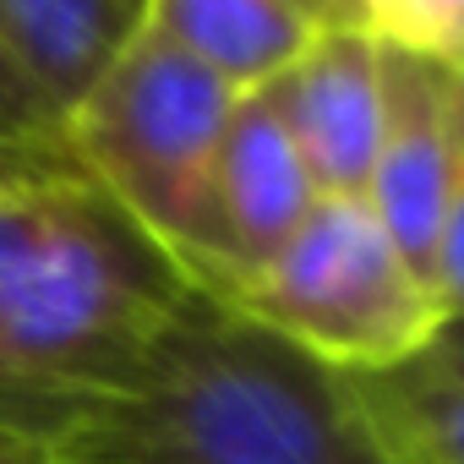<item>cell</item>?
I'll list each match as a JSON object with an SVG mask.
<instances>
[{
	"mask_svg": "<svg viewBox=\"0 0 464 464\" xmlns=\"http://www.w3.org/2000/svg\"><path fill=\"white\" fill-rule=\"evenodd\" d=\"M191 290L77 159L0 186V431L44 453L131 377Z\"/></svg>",
	"mask_w": 464,
	"mask_h": 464,
	"instance_id": "6da1fadb",
	"label": "cell"
},
{
	"mask_svg": "<svg viewBox=\"0 0 464 464\" xmlns=\"http://www.w3.org/2000/svg\"><path fill=\"white\" fill-rule=\"evenodd\" d=\"M44 464H388L350 377L236 301L191 290L131 377L82 404Z\"/></svg>",
	"mask_w": 464,
	"mask_h": 464,
	"instance_id": "7a4b0ae2",
	"label": "cell"
},
{
	"mask_svg": "<svg viewBox=\"0 0 464 464\" xmlns=\"http://www.w3.org/2000/svg\"><path fill=\"white\" fill-rule=\"evenodd\" d=\"M236 99L229 82L137 28L66 115V153L186 268L197 290L213 295H229L213 169Z\"/></svg>",
	"mask_w": 464,
	"mask_h": 464,
	"instance_id": "3957f363",
	"label": "cell"
},
{
	"mask_svg": "<svg viewBox=\"0 0 464 464\" xmlns=\"http://www.w3.org/2000/svg\"><path fill=\"white\" fill-rule=\"evenodd\" d=\"M229 301L339 377L399 372L442 334L431 285L388 241L366 197H317L301 229Z\"/></svg>",
	"mask_w": 464,
	"mask_h": 464,
	"instance_id": "277c9868",
	"label": "cell"
},
{
	"mask_svg": "<svg viewBox=\"0 0 464 464\" xmlns=\"http://www.w3.org/2000/svg\"><path fill=\"white\" fill-rule=\"evenodd\" d=\"M464 142V77L431 61L382 50V142L366 180V208L404 263L426 279L448 213Z\"/></svg>",
	"mask_w": 464,
	"mask_h": 464,
	"instance_id": "5b68a950",
	"label": "cell"
},
{
	"mask_svg": "<svg viewBox=\"0 0 464 464\" xmlns=\"http://www.w3.org/2000/svg\"><path fill=\"white\" fill-rule=\"evenodd\" d=\"M323 197H366L382 142V50L361 28H317L263 88Z\"/></svg>",
	"mask_w": 464,
	"mask_h": 464,
	"instance_id": "8992f818",
	"label": "cell"
},
{
	"mask_svg": "<svg viewBox=\"0 0 464 464\" xmlns=\"http://www.w3.org/2000/svg\"><path fill=\"white\" fill-rule=\"evenodd\" d=\"M213 191H218V229L229 252V295H236L295 236L301 218L323 197L263 88L236 99V115H229L218 142Z\"/></svg>",
	"mask_w": 464,
	"mask_h": 464,
	"instance_id": "52a82bcc",
	"label": "cell"
},
{
	"mask_svg": "<svg viewBox=\"0 0 464 464\" xmlns=\"http://www.w3.org/2000/svg\"><path fill=\"white\" fill-rule=\"evenodd\" d=\"M236 93L268 88L317 34L290 0H142V23Z\"/></svg>",
	"mask_w": 464,
	"mask_h": 464,
	"instance_id": "ba28073f",
	"label": "cell"
},
{
	"mask_svg": "<svg viewBox=\"0 0 464 464\" xmlns=\"http://www.w3.org/2000/svg\"><path fill=\"white\" fill-rule=\"evenodd\" d=\"M131 34L137 12L126 0H0V44L61 115L77 110Z\"/></svg>",
	"mask_w": 464,
	"mask_h": 464,
	"instance_id": "9c48e42d",
	"label": "cell"
},
{
	"mask_svg": "<svg viewBox=\"0 0 464 464\" xmlns=\"http://www.w3.org/2000/svg\"><path fill=\"white\" fill-rule=\"evenodd\" d=\"M388 464H464V377L431 350L382 377H350Z\"/></svg>",
	"mask_w": 464,
	"mask_h": 464,
	"instance_id": "30bf717a",
	"label": "cell"
},
{
	"mask_svg": "<svg viewBox=\"0 0 464 464\" xmlns=\"http://www.w3.org/2000/svg\"><path fill=\"white\" fill-rule=\"evenodd\" d=\"M355 28L377 50L464 77V0H355Z\"/></svg>",
	"mask_w": 464,
	"mask_h": 464,
	"instance_id": "8fae6325",
	"label": "cell"
},
{
	"mask_svg": "<svg viewBox=\"0 0 464 464\" xmlns=\"http://www.w3.org/2000/svg\"><path fill=\"white\" fill-rule=\"evenodd\" d=\"M0 148L6 153H44V159H72L66 153V115L44 99V88L6 55L0 44Z\"/></svg>",
	"mask_w": 464,
	"mask_h": 464,
	"instance_id": "7c38bea8",
	"label": "cell"
},
{
	"mask_svg": "<svg viewBox=\"0 0 464 464\" xmlns=\"http://www.w3.org/2000/svg\"><path fill=\"white\" fill-rule=\"evenodd\" d=\"M442 323H464V142H459V169H453V191H448V213L431 246V274H426Z\"/></svg>",
	"mask_w": 464,
	"mask_h": 464,
	"instance_id": "4fadbf2b",
	"label": "cell"
},
{
	"mask_svg": "<svg viewBox=\"0 0 464 464\" xmlns=\"http://www.w3.org/2000/svg\"><path fill=\"white\" fill-rule=\"evenodd\" d=\"M290 6L317 28H344V23L355 28V0H290Z\"/></svg>",
	"mask_w": 464,
	"mask_h": 464,
	"instance_id": "5bb4252c",
	"label": "cell"
},
{
	"mask_svg": "<svg viewBox=\"0 0 464 464\" xmlns=\"http://www.w3.org/2000/svg\"><path fill=\"white\" fill-rule=\"evenodd\" d=\"M431 355H437L453 377H464V323H442V334H437Z\"/></svg>",
	"mask_w": 464,
	"mask_h": 464,
	"instance_id": "9a60e30c",
	"label": "cell"
},
{
	"mask_svg": "<svg viewBox=\"0 0 464 464\" xmlns=\"http://www.w3.org/2000/svg\"><path fill=\"white\" fill-rule=\"evenodd\" d=\"M44 164H66V159H44V153H6V148H0V186H12V180L34 175V169H44Z\"/></svg>",
	"mask_w": 464,
	"mask_h": 464,
	"instance_id": "2e32d148",
	"label": "cell"
},
{
	"mask_svg": "<svg viewBox=\"0 0 464 464\" xmlns=\"http://www.w3.org/2000/svg\"><path fill=\"white\" fill-rule=\"evenodd\" d=\"M0 464H44V453L28 448V442H6V448H0Z\"/></svg>",
	"mask_w": 464,
	"mask_h": 464,
	"instance_id": "e0dca14e",
	"label": "cell"
},
{
	"mask_svg": "<svg viewBox=\"0 0 464 464\" xmlns=\"http://www.w3.org/2000/svg\"><path fill=\"white\" fill-rule=\"evenodd\" d=\"M126 6H131V12H137V23H142V0H126Z\"/></svg>",
	"mask_w": 464,
	"mask_h": 464,
	"instance_id": "ac0fdd59",
	"label": "cell"
},
{
	"mask_svg": "<svg viewBox=\"0 0 464 464\" xmlns=\"http://www.w3.org/2000/svg\"><path fill=\"white\" fill-rule=\"evenodd\" d=\"M6 442H17V437H6V431H0V448H6Z\"/></svg>",
	"mask_w": 464,
	"mask_h": 464,
	"instance_id": "d6986e66",
	"label": "cell"
}]
</instances>
